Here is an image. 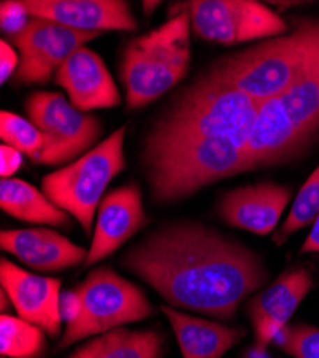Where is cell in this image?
<instances>
[{"label": "cell", "instance_id": "6da1fadb", "mask_svg": "<svg viewBox=\"0 0 319 358\" xmlns=\"http://www.w3.org/2000/svg\"><path fill=\"white\" fill-rule=\"evenodd\" d=\"M121 265L166 306L222 321L234 320L269 277L256 251L196 220L158 225L125 250Z\"/></svg>", "mask_w": 319, "mask_h": 358}, {"label": "cell", "instance_id": "7a4b0ae2", "mask_svg": "<svg viewBox=\"0 0 319 358\" xmlns=\"http://www.w3.org/2000/svg\"><path fill=\"white\" fill-rule=\"evenodd\" d=\"M259 102L205 72L172 96L142 143H165L189 138L226 139L246 154Z\"/></svg>", "mask_w": 319, "mask_h": 358}, {"label": "cell", "instance_id": "3957f363", "mask_svg": "<svg viewBox=\"0 0 319 358\" xmlns=\"http://www.w3.org/2000/svg\"><path fill=\"white\" fill-rule=\"evenodd\" d=\"M319 143V46L286 91L259 103L246 145L249 171L285 166Z\"/></svg>", "mask_w": 319, "mask_h": 358}, {"label": "cell", "instance_id": "277c9868", "mask_svg": "<svg viewBox=\"0 0 319 358\" xmlns=\"http://www.w3.org/2000/svg\"><path fill=\"white\" fill-rule=\"evenodd\" d=\"M140 165L156 203H175L249 171L244 149L226 139L189 138L142 143Z\"/></svg>", "mask_w": 319, "mask_h": 358}, {"label": "cell", "instance_id": "5b68a950", "mask_svg": "<svg viewBox=\"0 0 319 358\" xmlns=\"http://www.w3.org/2000/svg\"><path fill=\"white\" fill-rule=\"evenodd\" d=\"M318 46L319 17L297 16L288 34L223 55L205 73L260 103L286 91Z\"/></svg>", "mask_w": 319, "mask_h": 358}, {"label": "cell", "instance_id": "8992f818", "mask_svg": "<svg viewBox=\"0 0 319 358\" xmlns=\"http://www.w3.org/2000/svg\"><path fill=\"white\" fill-rule=\"evenodd\" d=\"M191 19L185 12L168 17L154 31L126 43L121 79L126 106L144 108L177 86L191 65Z\"/></svg>", "mask_w": 319, "mask_h": 358}, {"label": "cell", "instance_id": "52a82bcc", "mask_svg": "<svg viewBox=\"0 0 319 358\" xmlns=\"http://www.w3.org/2000/svg\"><path fill=\"white\" fill-rule=\"evenodd\" d=\"M66 328L57 348H68L154 314V306L136 284L124 278L112 266L92 270L69 294Z\"/></svg>", "mask_w": 319, "mask_h": 358}, {"label": "cell", "instance_id": "ba28073f", "mask_svg": "<svg viewBox=\"0 0 319 358\" xmlns=\"http://www.w3.org/2000/svg\"><path fill=\"white\" fill-rule=\"evenodd\" d=\"M126 127H121L75 162L43 176V194L72 218L86 234L92 232L103 192L126 168Z\"/></svg>", "mask_w": 319, "mask_h": 358}, {"label": "cell", "instance_id": "9c48e42d", "mask_svg": "<svg viewBox=\"0 0 319 358\" xmlns=\"http://www.w3.org/2000/svg\"><path fill=\"white\" fill-rule=\"evenodd\" d=\"M179 12L189 16L198 38L226 46L260 42L291 31V23L255 0H192L168 10L169 16Z\"/></svg>", "mask_w": 319, "mask_h": 358}, {"label": "cell", "instance_id": "30bf717a", "mask_svg": "<svg viewBox=\"0 0 319 358\" xmlns=\"http://www.w3.org/2000/svg\"><path fill=\"white\" fill-rule=\"evenodd\" d=\"M26 112L46 139L35 164L59 166L80 158L102 134L99 117L80 112L59 92H34L26 101Z\"/></svg>", "mask_w": 319, "mask_h": 358}, {"label": "cell", "instance_id": "8fae6325", "mask_svg": "<svg viewBox=\"0 0 319 358\" xmlns=\"http://www.w3.org/2000/svg\"><path fill=\"white\" fill-rule=\"evenodd\" d=\"M98 32H82L46 19L29 17L19 32L10 35L19 53L13 75L16 85H46L66 59L80 46L99 38Z\"/></svg>", "mask_w": 319, "mask_h": 358}, {"label": "cell", "instance_id": "7c38bea8", "mask_svg": "<svg viewBox=\"0 0 319 358\" xmlns=\"http://www.w3.org/2000/svg\"><path fill=\"white\" fill-rule=\"evenodd\" d=\"M313 285L311 271L292 266L276 277L265 289L249 298L245 313L252 324L255 348L265 351L288 325Z\"/></svg>", "mask_w": 319, "mask_h": 358}, {"label": "cell", "instance_id": "4fadbf2b", "mask_svg": "<svg viewBox=\"0 0 319 358\" xmlns=\"http://www.w3.org/2000/svg\"><path fill=\"white\" fill-rule=\"evenodd\" d=\"M0 284L17 317L42 328L49 338L61 340L64 315L59 278L32 274L3 257L0 261Z\"/></svg>", "mask_w": 319, "mask_h": 358}, {"label": "cell", "instance_id": "5bb4252c", "mask_svg": "<svg viewBox=\"0 0 319 358\" xmlns=\"http://www.w3.org/2000/svg\"><path fill=\"white\" fill-rule=\"evenodd\" d=\"M27 17L46 19L82 32H133L138 22L122 0H13Z\"/></svg>", "mask_w": 319, "mask_h": 358}, {"label": "cell", "instance_id": "9a60e30c", "mask_svg": "<svg viewBox=\"0 0 319 358\" xmlns=\"http://www.w3.org/2000/svg\"><path fill=\"white\" fill-rule=\"evenodd\" d=\"M148 224L138 185L128 184L107 192L98 206L92 243L83 266L89 268L106 259Z\"/></svg>", "mask_w": 319, "mask_h": 358}, {"label": "cell", "instance_id": "2e32d148", "mask_svg": "<svg viewBox=\"0 0 319 358\" xmlns=\"http://www.w3.org/2000/svg\"><path fill=\"white\" fill-rule=\"evenodd\" d=\"M292 199V189L275 184L259 182L230 189L222 195L216 213L229 227L265 236L276 227Z\"/></svg>", "mask_w": 319, "mask_h": 358}, {"label": "cell", "instance_id": "e0dca14e", "mask_svg": "<svg viewBox=\"0 0 319 358\" xmlns=\"http://www.w3.org/2000/svg\"><path fill=\"white\" fill-rule=\"evenodd\" d=\"M54 82L65 89L71 103L80 112L121 103V94L103 59L91 48L76 49L54 73Z\"/></svg>", "mask_w": 319, "mask_h": 358}, {"label": "cell", "instance_id": "ac0fdd59", "mask_svg": "<svg viewBox=\"0 0 319 358\" xmlns=\"http://www.w3.org/2000/svg\"><path fill=\"white\" fill-rule=\"evenodd\" d=\"M0 247L26 266L42 273H59L84 264L89 252L49 228L2 231Z\"/></svg>", "mask_w": 319, "mask_h": 358}, {"label": "cell", "instance_id": "d6986e66", "mask_svg": "<svg viewBox=\"0 0 319 358\" xmlns=\"http://www.w3.org/2000/svg\"><path fill=\"white\" fill-rule=\"evenodd\" d=\"M161 310L172 327L184 358H222L245 337L242 328L189 315L169 306H162Z\"/></svg>", "mask_w": 319, "mask_h": 358}, {"label": "cell", "instance_id": "ffe728a7", "mask_svg": "<svg viewBox=\"0 0 319 358\" xmlns=\"http://www.w3.org/2000/svg\"><path fill=\"white\" fill-rule=\"evenodd\" d=\"M165 338L156 330L121 327L89 338L68 358H162Z\"/></svg>", "mask_w": 319, "mask_h": 358}, {"label": "cell", "instance_id": "44dd1931", "mask_svg": "<svg viewBox=\"0 0 319 358\" xmlns=\"http://www.w3.org/2000/svg\"><path fill=\"white\" fill-rule=\"evenodd\" d=\"M0 208L23 222L50 227H69L72 222V217L54 205L43 191L17 178L0 181Z\"/></svg>", "mask_w": 319, "mask_h": 358}, {"label": "cell", "instance_id": "7402d4cb", "mask_svg": "<svg viewBox=\"0 0 319 358\" xmlns=\"http://www.w3.org/2000/svg\"><path fill=\"white\" fill-rule=\"evenodd\" d=\"M46 333L35 324L12 314L0 317V352L8 358H42L46 352Z\"/></svg>", "mask_w": 319, "mask_h": 358}, {"label": "cell", "instance_id": "603a6c76", "mask_svg": "<svg viewBox=\"0 0 319 358\" xmlns=\"http://www.w3.org/2000/svg\"><path fill=\"white\" fill-rule=\"evenodd\" d=\"M319 214V165L308 176L298 194L295 195L288 217L282 225L274 232L272 243L278 247L283 245L295 232L313 224Z\"/></svg>", "mask_w": 319, "mask_h": 358}, {"label": "cell", "instance_id": "cb8c5ba5", "mask_svg": "<svg viewBox=\"0 0 319 358\" xmlns=\"http://www.w3.org/2000/svg\"><path fill=\"white\" fill-rule=\"evenodd\" d=\"M0 138L5 145L12 146L32 161L38 158L46 143L45 135L31 119L9 110L0 113Z\"/></svg>", "mask_w": 319, "mask_h": 358}, {"label": "cell", "instance_id": "d4e9b609", "mask_svg": "<svg viewBox=\"0 0 319 358\" xmlns=\"http://www.w3.org/2000/svg\"><path fill=\"white\" fill-rule=\"evenodd\" d=\"M278 347L294 358H319V327L288 324L275 338Z\"/></svg>", "mask_w": 319, "mask_h": 358}, {"label": "cell", "instance_id": "484cf974", "mask_svg": "<svg viewBox=\"0 0 319 358\" xmlns=\"http://www.w3.org/2000/svg\"><path fill=\"white\" fill-rule=\"evenodd\" d=\"M20 57L16 53L15 48L6 41H0V82L6 83L9 78H12L19 66Z\"/></svg>", "mask_w": 319, "mask_h": 358}, {"label": "cell", "instance_id": "4316f807", "mask_svg": "<svg viewBox=\"0 0 319 358\" xmlns=\"http://www.w3.org/2000/svg\"><path fill=\"white\" fill-rule=\"evenodd\" d=\"M0 159H2V168H0L2 179L10 178L22 166V154L5 143L0 146Z\"/></svg>", "mask_w": 319, "mask_h": 358}, {"label": "cell", "instance_id": "83f0119b", "mask_svg": "<svg viewBox=\"0 0 319 358\" xmlns=\"http://www.w3.org/2000/svg\"><path fill=\"white\" fill-rule=\"evenodd\" d=\"M311 227V232L301 247V254H319V214Z\"/></svg>", "mask_w": 319, "mask_h": 358}, {"label": "cell", "instance_id": "f1b7e54d", "mask_svg": "<svg viewBox=\"0 0 319 358\" xmlns=\"http://www.w3.org/2000/svg\"><path fill=\"white\" fill-rule=\"evenodd\" d=\"M0 310H2V314H9L8 310H10V307H13L10 298L8 295V292L2 288V291H0Z\"/></svg>", "mask_w": 319, "mask_h": 358}, {"label": "cell", "instance_id": "f546056e", "mask_svg": "<svg viewBox=\"0 0 319 358\" xmlns=\"http://www.w3.org/2000/svg\"><path fill=\"white\" fill-rule=\"evenodd\" d=\"M159 2H143V9L144 12H147V15H151L152 13V9L158 8Z\"/></svg>", "mask_w": 319, "mask_h": 358}, {"label": "cell", "instance_id": "4dcf8cb0", "mask_svg": "<svg viewBox=\"0 0 319 358\" xmlns=\"http://www.w3.org/2000/svg\"><path fill=\"white\" fill-rule=\"evenodd\" d=\"M2 358H8V357H2Z\"/></svg>", "mask_w": 319, "mask_h": 358}]
</instances>
